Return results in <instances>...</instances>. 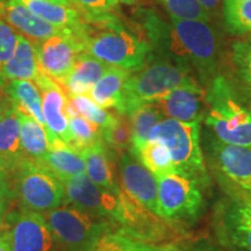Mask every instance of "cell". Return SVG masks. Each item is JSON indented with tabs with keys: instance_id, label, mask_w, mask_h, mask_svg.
I'll use <instances>...</instances> for the list:
<instances>
[{
	"instance_id": "obj_26",
	"label": "cell",
	"mask_w": 251,
	"mask_h": 251,
	"mask_svg": "<svg viewBox=\"0 0 251 251\" xmlns=\"http://www.w3.org/2000/svg\"><path fill=\"white\" fill-rule=\"evenodd\" d=\"M0 153L11 163L14 172L27 157L21 146L20 112L14 103L0 120Z\"/></svg>"
},
{
	"instance_id": "obj_36",
	"label": "cell",
	"mask_w": 251,
	"mask_h": 251,
	"mask_svg": "<svg viewBox=\"0 0 251 251\" xmlns=\"http://www.w3.org/2000/svg\"><path fill=\"white\" fill-rule=\"evenodd\" d=\"M233 62L240 77L251 86V36L234 43Z\"/></svg>"
},
{
	"instance_id": "obj_46",
	"label": "cell",
	"mask_w": 251,
	"mask_h": 251,
	"mask_svg": "<svg viewBox=\"0 0 251 251\" xmlns=\"http://www.w3.org/2000/svg\"><path fill=\"white\" fill-rule=\"evenodd\" d=\"M47 1L56 2V4H61V5H64V6H69V7H75V5L72 4L70 0H47Z\"/></svg>"
},
{
	"instance_id": "obj_31",
	"label": "cell",
	"mask_w": 251,
	"mask_h": 251,
	"mask_svg": "<svg viewBox=\"0 0 251 251\" xmlns=\"http://www.w3.org/2000/svg\"><path fill=\"white\" fill-rule=\"evenodd\" d=\"M69 130L70 143L68 146L80 155L84 150L102 140L101 128L80 115L69 118Z\"/></svg>"
},
{
	"instance_id": "obj_18",
	"label": "cell",
	"mask_w": 251,
	"mask_h": 251,
	"mask_svg": "<svg viewBox=\"0 0 251 251\" xmlns=\"http://www.w3.org/2000/svg\"><path fill=\"white\" fill-rule=\"evenodd\" d=\"M0 20L33 42L45 41L54 35L71 31L48 24L18 0H0Z\"/></svg>"
},
{
	"instance_id": "obj_15",
	"label": "cell",
	"mask_w": 251,
	"mask_h": 251,
	"mask_svg": "<svg viewBox=\"0 0 251 251\" xmlns=\"http://www.w3.org/2000/svg\"><path fill=\"white\" fill-rule=\"evenodd\" d=\"M152 103L164 118L180 122L200 124L206 117V92L197 81L177 87L161 98L153 100Z\"/></svg>"
},
{
	"instance_id": "obj_41",
	"label": "cell",
	"mask_w": 251,
	"mask_h": 251,
	"mask_svg": "<svg viewBox=\"0 0 251 251\" xmlns=\"http://www.w3.org/2000/svg\"><path fill=\"white\" fill-rule=\"evenodd\" d=\"M198 1L200 2V5L208 13L209 17L218 13L222 4V0H198Z\"/></svg>"
},
{
	"instance_id": "obj_29",
	"label": "cell",
	"mask_w": 251,
	"mask_h": 251,
	"mask_svg": "<svg viewBox=\"0 0 251 251\" xmlns=\"http://www.w3.org/2000/svg\"><path fill=\"white\" fill-rule=\"evenodd\" d=\"M92 251H181V249L175 243H147L111 230L100 238Z\"/></svg>"
},
{
	"instance_id": "obj_44",
	"label": "cell",
	"mask_w": 251,
	"mask_h": 251,
	"mask_svg": "<svg viewBox=\"0 0 251 251\" xmlns=\"http://www.w3.org/2000/svg\"><path fill=\"white\" fill-rule=\"evenodd\" d=\"M5 215H6V201L0 200V231L5 225Z\"/></svg>"
},
{
	"instance_id": "obj_12",
	"label": "cell",
	"mask_w": 251,
	"mask_h": 251,
	"mask_svg": "<svg viewBox=\"0 0 251 251\" xmlns=\"http://www.w3.org/2000/svg\"><path fill=\"white\" fill-rule=\"evenodd\" d=\"M65 201L96 219L105 220L112 225V219L118 206V193H112L96 185L80 174L62 183Z\"/></svg>"
},
{
	"instance_id": "obj_1",
	"label": "cell",
	"mask_w": 251,
	"mask_h": 251,
	"mask_svg": "<svg viewBox=\"0 0 251 251\" xmlns=\"http://www.w3.org/2000/svg\"><path fill=\"white\" fill-rule=\"evenodd\" d=\"M136 18L151 48L150 62H172L201 77L214 72L218 42L209 23L172 18L168 21L151 9H140Z\"/></svg>"
},
{
	"instance_id": "obj_39",
	"label": "cell",
	"mask_w": 251,
	"mask_h": 251,
	"mask_svg": "<svg viewBox=\"0 0 251 251\" xmlns=\"http://www.w3.org/2000/svg\"><path fill=\"white\" fill-rule=\"evenodd\" d=\"M224 184L228 194H231V196L238 198V199L242 200V201H244L247 205H249L251 207V191H246L242 190V188H238L226 180H224Z\"/></svg>"
},
{
	"instance_id": "obj_28",
	"label": "cell",
	"mask_w": 251,
	"mask_h": 251,
	"mask_svg": "<svg viewBox=\"0 0 251 251\" xmlns=\"http://www.w3.org/2000/svg\"><path fill=\"white\" fill-rule=\"evenodd\" d=\"M127 118L129 119L131 131H133V147L130 149L133 152H136L144 144L148 143L153 127L163 119H165L152 102L139 106L129 115H127Z\"/></svg>"
},
{
	"instance_id": "obj_7",
	"label": "cell",
	"mask_w": 251,
	"mask_h": 251,
	"mask_svg": "<svg viewBox=\"0 0 251 251\" xmlns=\"http://www.w3.org/2000/svg\"><path fill=\"white\" fill-rule=\"evenodd\" d=\"M174 225L135 201L122 188L118 193V206L112 219V227L118 233L142 242L158 244L178 238L179 231Z\"/></svg>"
},
{
	"instance_id": "obj_38",
	"label": "cell",
	"mask_w": 251,
	"mask_h": 251,
	"mask_svg": "<svg viewBox=\"0 0 251 251\" xmlns=\"http://www.w3.org/2000/svg\"><path fill=\"white\" fill-rule=\"evenodd\" d=\"M81 14L97 15L111 13L118 6V0H71Z\"/></svg>"
},
{
	"instance_id": "obj_13",
	"label": "cell",
	"mask_w": 251,
	"mask_h": 251,
	"mask_svg": "<svg viewBox=\"0 0 251 251\" xmlns=\"http://www.w3.org/2000/svg\"><path fill=\"white\" fill-rule=\"evenodd\" d=\"M122 191L157 215L158 179L131 150L121 153L118 166Z\"/></svg>"
},
{
	"instance_id": "obj_34",
	"label": "cell",
	"mask_w": 251,
	"mask_h": 251,
	"mask_svg": "<svg viewBox=\"0 0 251 251\" xmlns=\"http://www.w3.org/2000/svg\"><path fill=\"white\" fill-rule=\"evenodd\" d=\"M69 102L78 115L99 126L101 129L111 125L118 117V114L109 113L105 108L100 107L89 96H69Z\"/></svg>"
},
{
	"instance_id": "obj_3",
	"label": "cell",
	"mask_w": 251,
	"mask_h": 251,
	"mask_svg": "<svg viewBox=\"0 0 251 251\" xmlns=\"http://www.w3.org/2000/svg\"><path fill=\"white\" fill-rule=\"evenodd\" d=\"M206 125L221 142L251 147V111L225 77H215L206 92Z\"/></svg>"
},
{
	"instance_id": "obj_22",
	"label": "cell",
	"mask_w": 251,
	"mask_h": 251,
	"mask_svg": "<svg viewBox=\"0 0 251 251\" xmlns=\"http://www.w3.org/2000/svg\"><path fill=\"white\" fill-rule=\"evenodd\" d=\"M86 163L85 174L94 184L112 193L121 190L112 166V151L102 140L81 152Z\"/></svg>"
},
{
	"instance_id": "obj_21",
	"label": "cell",
	"mask_w": 251,
	"mask_h": 251,
	"mask_svg": "<svg viewBox=\"0 0 251 251\" xmlns=\"http://www.w3.org/2000/svg\"><path fill=\"white\" fill-rule=\"evenodd\" d=\"M18 1H20L37 17L52 26L74 31L75 35L80 40L84 20L78 8L69 7L47 0H18Z\"/></svg>"
},
{
	"instance_id": "obj_27",
	"label": "cell",
	"mask_w": 251,
	"mask_h": 251,
	"mask_svg": "<svg viewBox=\"0 0 251 251\" xmlns=\"http://www.w3.org/2000/svg\"><path fill=\"white\" fill-rule=\"evenodd\" d=\"M20 112L21 146L28 158L40 161L49 150V140L46 128L30 115Z\"/></svg>"
},
{
	"instance_id": "obj_37",
	"label": "cell",
	"mask_w": 251,
	"mask_h": 251,
	"mask_svg": "<svg viewBox=\"0 0 251 251\" xmlns=\"http://www.w3.org/2000/svg\"><path fill=\"white\" fill-rule=\"evenodd\" d=\"M19 34L11 26L0 20V71L13 56Z\"/></svg>"
},
{
	"instance_id": "obj_42",
	"label": "cell",
	"mask_w": 251,
	"mask_h": 251,
	"mask_svg": "<svg viewBox=\"0 0 251 251\" xmlns=\"http://www.w3.org/2000/svg\"><path fill=\"white\" fill-rule=\"evenodd\" d=\"M0 172L6 174L7 176L14 174L13 166L11 165V163H9L1 153H0Z\"/></svg>"
},
{
	"instance_id": "obj_4",
	"label": "cell",
	"mask_w": 251,
	"mask_h": 251,
	"mask_svg": "<svg viewBox=\"0 0 251 251\" xmlns=\"http://www.w3.org/2000/svg\"><path fill=\"white\" fill-rule=\"evenodd\" d=\"M149 141L162 143L168 149L178 174L206 186L209 178L200 146V124L180 122L174 119L159 121L149 136Z\"/></svg>"
},
{
	"instance_id": "obj_17",
	"label": "cell",
	"mask_w": 251,
	"mask_h": 251,
	"mask_svg": "<svg viewBox=\"0 0 251 251\" xmlns=\"http://www.w3.org/2000/svg\"><path fill=\"white\" fill-rule=\"evenodd\" d=\"M209 150L224 180L251 191V147L228 144L216 139Z\"/></svg>"
},
{
	"instance_id": "obj_43",
	"label": "cell",
	"mask_w": 251,
	"mask_h": 251,
	"mask_svg": "<svg viewBox=\"0 0 251 251\" xmlns=\"http://www.w3.org/2000/svg\"><path fill=\"white\" fill-rule=\"evenodd\" d=\"M12 105H13V102H12V100L9 98H6L4 101L0 102V120L4 118V115L8 112V109L12 107Z\"/></svg>"
},
{
	"instance_id": "obj_32",
	"label": "cell",
	"mask_w": 251,
	"mask_h": 251,
	"mask_svg": "<svg viewBox=\"0 0 251 251\" xmlns=\"http://www.w3.org/2000/svg\"><path fill=\"white\" fill-rule=\"evenodd\" d=\"M222 13L231 33H251V0H224Z\"/></svg>"
},
{
	"instance_id": "obj_40",
	"label": "cell",
	"mask_w": 251,
	"mask_h": 251,
	"mask_svg": "<svg viewBox=\"0 0 251 251\" xmlns=\"http://www.w3.org/2000/svg\"><path fill=\"white\" fill-rule=\"evenodd\" d=\"M7 177V175L0 172V200H4V201L8 200V198H11L13 194Z\"/></svg>"
},
{
	"instance_id": "obj_35",
	"label": "cell",
	"mask_w": 251,
	"mask_h": 251,
	"mask_svg": "<svg viewBox=\"0 0 251 251\" xmlns=\"http://www.w3.org/2000/svg\"><path fill=\"white\" fill-rule=\"evenodd\" d=\"M169 15L177 20H199L209 23L211 17L198 0H157Z\"/></svg>"
},
{
	"instance_id": "obj_8",
	"label": "cell",
	"mask_w": 251,
	"mask_h": 251,
	"mask_svg": "<svg viewBox=\"0 0 251 251\" xmlns=\"http://www.w3.org/2000/svg\"><path fill=\"white\" fill-rule=\"evenodd\" d=\"M13 175L15 191L26 209L46 214L62 205L64 200L62 183L39 162L26 157Z\"/></svg>"
},
{
	"instance_id": "obj_11",
	"label": "cell",
	"mask_w": 251,
	"mask_h": 251,
	"mask_svg": "<svg viewBox=\"0 0 251 251\" xmlns=\"http://www.w3.org/2000/svg\"><path fill=\"white\" fill-rule=\"evenodd\" d=\"M7 224L2 233L7 237L12 251H56L58 242L41 213L25 208L12 213Z\"/></svg>"
},
{
	"instance_id": "obj_20",
	"label": "cell",
	"mask_w": 251,
	"mask_h": 251,
	"mask_svg": "<svg viewBox=\"0 0 251 251\" xmlns=\"http://www.w3.org/2000/svg\"><path fill=\"white\" fill-rule=\"evenodd\" d=\"M111 65L100 61L89 52H80L75 61L74 68L61 86L68 96H89L92 87Z\"/></svg>"
},
{
	"instance_id": "obj_25",
	"label": "cell",
	"mask_w": 251,
	"mask_h": 251,
	"mask_svg": "<svg viewBox=\"0 0 251 251\" xmlns=\"http://www.w3.org/2000/svg\"><path fill=\"white\" fill-rule=\"evenodd\" d=\"M130 76L125 69L109 67L105 75L92 87L89 97L102 108H114L119 111L122 102L124 86Z\"/></svg>"
},
{
	"instance_id": "obj_9",
	"label": "cell",
	"mask_w": 251,
	"mask_h": 251,
	"mask_svg": "<svg viewBox=\"0 0 251 251\" xmlns=\"http://www.w3.org/2000/svg\"><path fill=\"white\" fill-rule=\"evenodd\" d=\"M158 179L157 215L171 222L194 221L203 208V197L196 180L178 172H172Z\"/></svg>"
},
{
	"instance_id": "obj_10",
	"label": "cell",
	"mask_w": 251,
	"mask_h": 251,
	"mask_svg": "<svg viewBox=\"0 0 251 251\" xmlns=\"http://www.w3.org/2000/svg\"><path fill=\"white\" fill-rule=\"evenodd\" d=\"M34 47L40 72L57 81L59 85L70 75L77 56L85 51L83 42L72 31L34 42Z\"/></svg>"
},
{
	"instance_id": "obj_47",
	"label": "cell",
	"mask_w": 251,
	"mask_h": 251,
	"mask_svg": "<svg viewBox=\"0 0 251 251\" xmlns=\"http://www.w3.org/2000/svg\"><path fill=\"white\" fill-rule=\"evenodd\" d=\"M118 1L125 2V4H133V2H135V0H118Z\"/></svg>"
},
{
	"instance_id": "obj_6",
	"label": "cell",
	"mask_w": 251,
	"mask_h": 251,
	"mask_svg": "<svg viewBox=\"0 0 251 251\" xmlns=\"http://www.w3.org/2000/svg\"><path fill=\"white\" fill-rule=\"evenodd\" d=\"M45 218L56 241L68 251H92L100 238L113 230L109 222L74 206H59L46 213Z\"/></svg>"
},
{
	"instance_id": "obj_5",
	"label": "cell",
	"mask_w": 251,
	"mask_h": 251,
	"mask_svg": "<svg viewBox=\"0 0 251 251\" xmlns=\"http://www.w3.org/2000/svg\"><path fill=\"white\" fill-rule=\"evenodd\" d=\"M197 81L193 72L169 61L157 59L130 75L124 86L121 107L117 112L129 115L144 103L152 102L177 87Z\"/></svg>"
},
{
	"instance_id": "obj_2",
	"label": "cell",
	"mask_w": 251,
	"mask_h": 251,
	"mask_svg": "<svg viewBox=\"0 0 251 251\" xmlns=\"http://www.w3.org/2000/svg\"><path fill=\"white\" fill-rule=\"evenodd\" d=\"M83 15L80 40L89 52L111 67L140 71L149 62L151 48L146 37L122 23L117 15Z\"/></svg>"
},
{
	"instance_id": "obj_49",
	"label": "cell",
	"mask_w": 251,
	"mask_h": 251,
	"mask_svg": "<svg viewBox=\"0 0 251 251\" xmlns=\"http://www.w3.org/2000/svg\"><path fill=\"white\" fill-rule=\"evenodd\" d=\"M70 1H71V0H70ZM71 2H72V1H71Z\"/></svg>"
},
{
	"instance_id": "obj_24",
	"label": "cell",
	"mask_w": 251,
	"mask_h": 251,
	"mask_svg": "<svg viewBox=\"0 0 251 251\" xmlns=\"http://www.w3.org/2000/svg\"><path fill=\"white\" fill-rule=\"evenodd\" d=\"M0 89L7 94L19 111L30 115L46 128L42 112V99L39 87L31 80H6L0 84Z\"/></svg>"
},
{
	"instance_id": "obj_48",
	"label": "cell",
	"mask_w": 251,
	"mask_h": 251,
	"mask_svg": "<svg viewBox=\"0 0 251 251\" xmlns=\"http://www.w3.org/2000/svg\"><path fill=\"white\" fill-rule=\"evenodd\" d=\"M2 92H4V91H2L1 89H0V102H1V101H4V100L6 99V97L2 96Z\"/></svg>"
},
{
	"instance_id": "obj_30",
	"label": "cell",
	"mask_w": 251,
	"mask_h": 251,
	"mask_svg": "<svg viewBox=\"0 0 251 251\" xmlns=\"http://www.w3.org/2000/svg\"><path fill=\"white\" fill-rule=\"evenodd\" d=\"M142 164L148 168L156 177L177 172L168 149L162 143L148 141L142 148L134 152Z\"/></svg>"
},
{
	"instance_id": "obj_19",
	"label": "cell",
	"mask_w": 251,
	"mask_h": 251,
	"mask_svg": "<svg viewBox=\"0 0 251 251\" xmlns=\"http://www.w3.org/2000/svg\"><path fill=\"white\" fill-rule=\"evenodd\" d=\"M49 150L42 158L40 164L46 166L52 172L61 183L70 179L75 176L85 174L86 163L84 157L70 148L67 143L55 136H48Z\"/></svg>"
},
{
	"instance_id": "obj_23",
	"label": "cell",
	"mask_w": 251,
	"mask_h": 251,
	"mask_svg": "<svg viewBox=\"0 0 251 251\" xmlns=\"http://www.w3.org/2000/svg\"><path fill=\"white\" fill-rule=\"evenodd\" d=\"M40 74L34 42L19 34L14 54L0 71V84L14 79L35 81Z\"/></svg>"
},
{
	"instance_id": "obj_45",
	"label": "cell",
	"mask_w": 251,
	"mask_h": 251,
	"mask_svg": "<svg viewBox=\"0 0 251 251\" xmlns=\"http://www.w3.org/2000/svg\"><path fill=\"white\" fill-rule=\"evenodd\" d=\"M0 251H12L7 237L4 233H0Z\"/></svg>"
},
{
	"instance_id": "obj_14",
	"label": "cell",
	"mask_w": 251,
	"mask_h": 251,
	"mask_svg": "<svg viewBox=\"0 0 251 251\" xmlns=\"http://www.w3.org/2000/svg\"><path fill=\"white\" fill-rule=\"evenodd\" d=\"M215 229L222 243L251 251V207L238 198L229 194L218 206Z\"/></svg>"
},
{
	"instance_id": "obj_33",
	"label": "cell",
	"mask_w": 251,
	"mask_h": 251,
	"mask_svg": "<svg viewBox=\"0 0 251 251\" xmlns=\"http://www.w3.org/2000/svg\"><path fill=\"white\" fill-rule=\"evenodd\" d=\"M101 137L111 151L124 152L133 147V131L126 115L118 114L117 119L101 129Z\"/></svg>"
},
{
	"instance_id": "obj_16",
	"label": "cell",
	"mask_w": 251,
	"mask_h": 251,
	"mask_svg": "<svg viewBox=\"0 0 251 251\" xmlns=\"http://www.w3.org/2000/svg\"><path fill=\"white\" fill-rule=\"evenodd\" d=\"M42 99V112L46 120V130L48 136H55L63 142L70 143L69 117L67 113L68 98L64 89L57 81L40 74L35 81Z\"/></svg>"
}]
</instances>
